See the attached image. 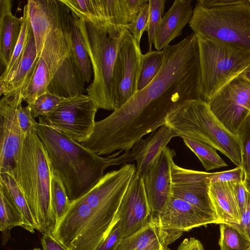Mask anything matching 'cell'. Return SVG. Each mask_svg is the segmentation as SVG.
Returning <instances> with one entry per match:
<instances>
[{"instance_id": "cell-1", "label": "cell", "mask_w": 250, "mask_h": 250, "mask_svg": "<svg viewBox=\"0 0 250 250\" xmlns=\"http://www.w3.org/2000/svg\"><path fill=\"white\" fill-rule=\"evenodd\" d=\"M162 67L154 79L108 117L121 137L137 142L165 125L169 113L185 102L202 99L198 39L193 33L163 49Z\"/></svg>"}, {"instance_id": "cell-2", "label": "cell", "mask_w": 250, "mask_h": 250, "mask_svg": "<svg viewBox=\"0 0 250 250\" xmlns=\"http://www.w3.org/2000/svg\"><path fill=\"white\" fill-rule=\"evenodd\" d=\"M37 58L42 57L51 74L48 92L68 98L85 94V82L73 56L71 12L61 0H28Z\"/></svg>"}, {"instance_id": "cell-3", "label": "cell", "mask_w": 250, "mask_h": 250, "mask_svg": "<svg viewBox=\"0 0 250 250\" xmlns=\"http://www.w3.org/2000/svg\"><path fill=\"white\" fill-rule=\"evenodd\" d=\"M36 131L46 150L52 173L61 180L71 201L92 189L107 167L135 160L130 150L103 157L42 123H38Z\"/></svg>"}, {"instance_id": "cell-4", "label": "cell", "mask_w": 250, "mask_h": 250, "mask_svg": "<svg viewBox=\"0 0 250 250\" xmlns=\"http://www.w3.org/2000/svg\"><path fill=\"white\" fill-rule=\"evenodd\" d=\"M8 173L23 194L37 230L53 235L57 222L51 202L52 172L47 152L36 131L26 135L14 167Z\"/></svg>"}, {"instance_id": "cell-5", "label": "cell", "mask_w": 250, "mask_h": 250, "mask_svg": "<svg viewBox=\"0 0 250 250\" xmlns=\"http://www.w3.org/2000/svg\"><path fill=\"white\" fill-rule=\"evenodd\" d=\"M77 22L93 73V81L86 88L87 94L98 109L114 111V68L127 27L114 26L109 30L100 29L78 17Z\"/></svg>"}, {"instance_id": "cell-6", "label": "cell", "mask_w": 250, "mask_h": 250, "mask_svg": "<svg viewBox=\"0 0 250 250\" xmlns=\"http://www.w3.org/2000/svg\"><path fill=\"white\" fill-rule=\"evenodd\" d=\"M165 125L176 137L204 142L220 151L237 167H242L237 137L222 124L202 99L185 102L168 114Z\"/></svg>"}, {"instance_id": "cell-7", "label": "cell", "mask_w": 250, "mask_h": 250, "mask_svg": "<svg viewBox=\"0 0 250 250\" xmlns=\"http://www.w3.org/2000/svg\"><path fill=\"white\" fill-rule=\"evenodd\" d=\"M201 69V95L208 102L250 65V51L196 35Z\"/></svg>"}, {"instance_id": "cell-8", "label": "cell", "mask_w": 250, "mask_h": 250, "mask_svg": "<svg viewBox=\"0 0 250 250\" xmlns=\"http://www.w3.org/2000/svg\"><path fill=\"white\" fill-rule=\"evenodd\" d=\"M189 25L196 35L250 51V0L210 8L196 4Z\"/></svg>"}, {"instance_id": "cell-9", "label": "cell", "mask_w": 250, "mask_h": 250, "mask_svg": "<svg viewBox=\"0 0 250 250\" xmlns=\"http://www.w3.org/2000/svg\"><path fill=\"white\" fill-rule=\"evenodd\" d=\"M98 109L87 94L66 98L47 116L40 117L39 123L81 143L92 134Z\"/></svg>"}, {"instance_id": "cell-10", "label": "cell", "mask_w": 250, "mask_h": 250, "mask_svg": "<svg viewBox=\"0 0 250 250\" xmlns=\"http://www.w3.org/2000/svg\"><path fill=\"white\" fill-rule=\"evenodd\" d=\"M207 103L218 120L236 136L239 127L250 114V82L239 76Z\"/></svg>"}, {"instance_id": "cell-11", "label": "cell", "mask_w": 250, "mask_h": 250, "mask_svg": "<svg viewBox=\"0 0 250 250\" xmlns=\"http://www.w3.org/2000/svg\"><path fill=\"white\" fill-rule=\"evenodd\" d=\"M143 55L140 43L127 29L116 57L113 71L116 110L137 92Z\"/></svg>"}, {"instance_id": "cell-12", "label": "cell", "mask_w": 250, "mask_h": 250, "mask_svg": "<svg viewBox=\"0 0 250 250\" xmlns=\"http://www.w3.org/2000/svg\"><path fill=\"white\" fill-rule=\"evenodd\" d=\"M20 95L3 96L0 101V173L11 172L26 136L17 115Z\"/></svg>"}, {"instance_id": "cell-13", "label": "cell", "mask_w": 250, "mask_h": 250, "mask_svg": "<svg viewBox=\"0 0 250 250\" xmlns=\"http://www.w3.org/2000/svg\"><path fill=\"white\" fill-rule=\"evenodd\" d=\"M61 0L78 18L100 29L130 23L127 0Z\"/></svg>"}, {"instance_id": "cell-14", "label": "cell", "mask_w": 250, "mask_h": 250, "mask_svg": "<svg viewBox=\"0 0 250 250\" xmlns=\"http://www.w3.org/2000/svg\"><path fill=\"white\" fill-rule=\"evenodd\" d=\"M210 174L184 168L174 163L171 167V193L172 196L217 218L208 195Z\"/></svg>"}, {"instance_id": "cell-15", "label": "cell", "mask_w": 250, "mask_h": 250, "mask_svg": "<svg viewBox=\"0 0 250 250\" xmlns=\"http://www.w3.org/2000/svg\"><path fill=\"white\" fill-rule=\"evenodd\" d=\"M176 152L167 146L142 177L151 215L158 217L172 196L171 167Z\"/></svg>"}, {"instance_id": "cell-16", "label": "cell", "mask_w": 250, "mask_h": 250, "mask_svg": "<svg viewBox=\"0 0 250 250\" xmlns=\"http://www.w3.org/2000/svg\"><path fill=\"white\" fill-rule=\"evenodd\" d=\"M152 216L143 178L136 172L123 196L117 213L123 238L144 227Z\"/></svg>"}, {"instance_id": "cell-17", "label": "cell", "mask_w": 250, "mask_h": 250, "mask_svg": "<svg viewBox=\"0 0 250 250\" xmlns=\"http://www.w3.org/2000/svg\"><path fill=\"white\" fill-rule=\"evenodd\" d=\"M164 229L182 232L208 224H220L218 219L200 210L189 203L171 196L157 217Z\"/></svg>"}, {"instance_id": "cell-18", "label": "cell", "mask_w": 250, "mask_h": 250, "mask_svg": "<svg viewBox=\"0 0 250 250\" xmlns=\"http://www.w3.org/2000/svg\"><path fill=\"white\" fill-rule=\"evenodd\" d=\"M182 234L164 229L152 216L144 227L124 238L115 250H170L168 246Z\"/></svg>"}, {"instance_id": "cell-19", "label": "cell", "mask_w": 250, "mask_h": 250, "mask_svg": "<svg viewBox=\"0 0 250 250\" xmlns=\"http://www.w3.org/2000/svg\"><path fill=\"white\" fill-rule=\"evenodd\" d=\"M193 11L190 0H176L163 15L155 35L153 44L157 51L162 50L176 37L182 33V29L189 23Z\"/></svg>"}, {"instance_id": "cell-20", "label": "cell", "mask_w": 250, "mask_h": 250, "mask_svg": "<svg viewBox=\"0 0 250 250\" xmlns=\"http://www.w3.org/2000/svg\"><path fill=\"white\" fill-rule=\"evenodd\" d=\"M174 137V132L165 125L133 146L130 151L136 161V172L140 176L142 177L153 166Z\"/></svg>"}, {"instance_id": "cell-21", "label": "cell", "mask_w": 250, "mask_h": 250, "mask_svg": "<svg viewBox=\"0 0 250 250\" xmlns=\"http://www.w3.org/2000/svg\"><path fill=\"white\" fill-rule=\"evenodd\" d=\"M38 59L35 37L31 24L19 64L12 77L5 83L0 85V95H20L33 74Z\"/></svg>"}, {"instance_id": "cell-22", "label": "cell", "mask_w": 250, "mask_h": 250, "mask_svg": "<svg viewBox=\"0 0 250 250\" xmlns=\"http://www.w3.org/2000/svg\"><path fill=\"white\" fill-rule=\"evenodd\" d=\"M208 195L220 224H240L241 215L230 183H210Z\"/></svg>"}, {"instance_id": "cell-23", "label": "cell", "mask_w": 250, "mask_h": 250, "mask_svg": "<svg viewBox=\"0 0 250 250\" xmlns=\"http://www.w3.org/2000/svg\"><path fill=\"white\" fill-rule=\"evenodd\" d=\"M21 25V18H17L12 12L0 18V61L5 68L18 41Z\"/></svg>"}, {"instance_id": "cell-24", "label": "cell", "mask_w": 250, "mask_h": 250, "mask_svg": "<svg viewBox=\"0 0 250 250\" xmlns=\"http://www.w3.org/2000/svg\"><path fill=\"white\" fill-rule=\"evenodd\" d=\"M70 32L71 49L75 65L83 81L89 83L93 73L91 62L78 24L77 17L72 12Z\"/></svg>"}, {"instance_id": "cell-25", "label": "cell", "mask_w": 250, "mask_h": 250, "mask_svg": "<svg viewBox=\"0 0 250 250\" xmlns=\"http://www.w3.org/2000/svg\"><path fill=\"white\" fill-rule=\"evenodd\" d=\"M38 58L33 74L20 94L28 105L31 104L40 96L48 92L51 80L50 70L45 60L42 57Z\"/></svg>"}, {"instance_id": "cell-26", "label": "cell", "mask_w": 250, "mask_h": 250, "mask_svg": "<svg viewBox=\"0 0 250 250\" xmlns=\"http://www.w3.org/2000/svg\"><path fill=\"white\" fill-rule=\"evenodd\" d=\"M0 183L6 188L15 204L21 212L23 220V228L31 233L37 230V226L25 198L12 176L0 173Z\"/></svg>"}, {"instance_id": "cell-27", "label": "cell", "mask_w": 250, "mask_h": 250, "mask_svg": "<svg viewBox=\"0 0 250 250\" xmlns=\"http://www.w3.org/2000/svg\"><path fill=\"white\" fill-rule=\"evenodd\" d=\"M17 226L23 228L22 215L6 188L0 183V229L4 234Z\"/></svg>"}, {"instance_id": "cell-28", "label": "cell", "mask_w": 250, "mask_h": 250, "mask_svg": "<svg viewBox=\"0 0 250 250\" xmlns=\"http://www.w3.org/2000/svg\"><path fill=\"white\" fill-rule=\"evenodd\" d=\"M21 30L12 57L0 77V85L7 83L13 76L19 64L27 41L31 22L29 16L28 5L26 3L23 8Z\"/></svg>"}, {"instance_id": "cell-29", "label": "cell", "mask_w": 250, "mask_h": 250, "mask_svg": "<svg viewBox=\"0 0 250 250\" xmlns=\"http://www.w3.org/2000/svg\"><path fill=\"white\" fill-rule=\"evenodd\" d=\"M185 145L198 157L207 170L228 166L220 157L216 149L202 141L189 138H182Z\"/></svg>"}, {"instance_id": "cell-30", "label": "cell", "mask_w": 250, "mask_h": 250, "mask_svg": "<svg viewBox=\"0 0 250 250\" xmlns=\"http://www.w3.org/2000/svg\"><path fill=\"white\" fill-rule=\"evenodd\" d=\"M164 52L149 50L143 55L138 82L137 91L148 85L160 71L164 62Z\"/></svg>"}, {"instance_id": "cell-31", "label": "cell", "mask_w": 250, "mask_h": 250, "mask_svg": "<svg viewBox=\"0 0 250 250\" xmlns=\"http://www.w3.org/2000/svg\"><path fill=\"white\" fill-rule=\"evenodd\" d=\"M220 250H249L250 239L234 226L220 224Z\"/></svg>"}, {"instance_id": "cell-32", "label": "cell", "mask_w": 250, "mask_h": 250, "mask_svg": "<svg viewBox=\"0 0 250 250\" xmlns=\"http://www.w3.org/2000/svg\"><path fill=\"white\" fill-rule=\"evenodd\" d=\"M51 202L57 225L68 210L71 202L61 180L52 173Z\"/></svg>"}, {"instance_id": "cell-33", "label": "cell", "mask_w": 250, "mask_h": 250, "mask_svg": "<svg viewBox=\"0 0 250 250\" xmlns=\"http://www.w3.org/2000/svg\"><path fill=\"white\" fill-rule=\"evenodd\" d=\"M65 99L49 92L42 94L29 105L31 114L34 118L45 117L55 109Z\"/></svg>"}, {"instance_id": "cell-34", "label": "cell", "mask_w": 250, "mask_h": 250, "mask_svg": "<svg viewBox=\"0 0 250 250\" xmlns=\"http://www.w3.org/2000/svg\"><path fill=\"white\" fill-rule=\"evenodd\" d=\"M165 0H149V18L146 31L148 33L149 50H151L156 31L161 22Z\"/></svg>"}, {"instance_id": "cell-35", "label": "cell", "mask_w": 250, "mask_h": 250, "mask_svg": "<svg viewBox=\"0 0 250 250\" xmlns=\"http://www.w3.org/2000/svg\"><path fill=\"white\" fill-rule=\"evenodd\" d=\"M236 136L241 146L242 167L245 176L250 172V114L239 127Z\"/></svg>"}, {"instance_id": "cell-36", "label": "cell", "mask_w": 250, "mask_h": 250, "mask_svg": "<svg viewBox=\"0 0 250 250\" xmlns=\"http://www.w3.org/2000/svg\"><path fill=\"white\" fill-rule=\"evenodd\" d=\"M148 18L149 4L148 3L144 7L137 18L127 26V30L139 43L140 42L143 33L146 30Z\"/></svg>"}, {"instance_id": "cell-37", "label": "cell", "mask_w": 250, "mask_h": 250, "mask_svg": "<svg viewBox=\"0 0 250 250\" xmlns=\"http://www.w3.org/2000/svg\"><path fill=\"white\" fill-rule=\"evenodd\" d=\"M244 176L243 167H237L229 170L210 173V183L240 182L244 181Z\"/></svg>"}, {"instance_id": "cell-38", "label": "cell", "mask_w": 250, "mask_h": 250, "mask_svg": "<svg viewBox=\"0 0 250 250\" xmlns=\"http://www.w3.org/2000/svg\"><path fill=\"white\" fill-rule=\"evenodd\" d=\"M17 115L21 130L25 135L36 131L38 123L32 116L29 105L23 107L21 103L18 107Z\"/></svg>"}, {"instance_id": "cell-39", "label": "cell", "mask_w": 250, "mask_h": 250, "mask_svg": "<svg viewBox=\"0 0 250 250\" xmlns=\"http://www.w3.org/2000/svg\"><path fill=\"white\" fill-rule=\"evenodd\" d=\"M123 239L121 224L118 220L96 250H115Z\"/></svg>"}, {"instance_id": "cell-40", "label": "cell", "mask_w": 250, "mask_h": 250, "mask_svg": "<svg viewBox=\"0 0 250 250\" xmlns=\"http://www.w3.org/2000/svg\"><path fill=\"white\" fill-rule=\"evenodd\" d=\"M230 184L241 215L246 207L248 191L244 181L240 182H231Z\"/></svg>"}, {"instance_id": "cell-41", "label": "cell", "mask_w": 250, "mask_h": 250, "mask_svg": "<svg viewBox=\"0 0 250 250\" xmlns=\"http://www.w3.org/2000/svg\"><path fill=\"white\" fill-rule=\"evenodd\" d=\"M234 227L250 239V193L248 191L246 207L241 214V223Z\"/></svg>"}, {"instance_id": "cell-42", "label": "cell", "mask_w": 250, "mask_h": 250, "mask_svg": "<svg viewBox=\"0 0 250 250\" xmlns=\"http://www.w3.org/2000/svg\"><path fill=\"white\" fill-rule=\"evenodd\" d=\"M41 239L43 250H67L51 234L43 233Z\"/></svg>"}, {"instance_id": "cell-43", "label": "cell", "mask_w": 250, "mask_h": 250, "mask_svg": "<svg viewBox=\"0 0 250 250\" xmlns=\"http://www.w3.org/2000/svg\"><path fill=\"white\" fill-rule=\"evenodd\" d=\"M247 0H199L197 3L207 8H214L226 6L245 2Z\"/></svg>"}, {"instance_id": "cell-44", "label": "cell", "mask_w": 250, "mask_h": 250, "mask_svg": "<svg viewBox=\"0 0 250 250\" xmlns=\"http://www.w3.org/2000/svg\"><path fill=\"white\" fill-rule=\"evenodd\" d=\"M177 250H204L202 244L194 238L185 239L180 244Z\"/></svg>"}, {"instance_id": "cell-45", "label": "cell", "mask_w": 250, "mask_h": 250, "mask_svg": "<svg viewBox=\"0 0 250 250\" xmlns=\"http://www.w3.org/2000/svg\"><path fill=\"white\" fill-rule=\"evenodd\" d=\"M12 0H0V18L12 12Z\"/></svg>"}, {"instance_id": "cell-46", "label": "cell", "mask_w": 250, "mask_h": 250, "mask_svg": "<svg viewBox=\"0 0 250 250\" xmlns=\"http://www.w3.org/2000/svg\"><path fill=\"white\" fill-rule=\"evenodd\" d=\"M243 79L250 82V65L247 67L240 75Z\"/></svg>"}, {"instance_id": "cell-47", "label": "cell", "mask_w": 250, "mask_h": 250, "mask_svg": "<svg viewBox=\"0 0 250 250\" xmlns=\"http://www.w3.org/2000/svg\"><path fill=\"white\" fill-rule=\"evenodd\" d=\"M244 183L246 189L250 193V172L244 176Z\"/></svg>"}, {"instance_id": "cell-48", "label": "cell", "mask_w": 250, "mask_h": 250, "mask_svg": "<svg viewBox=\"0 0 250 250\" xmlns=\"http://www.w3.org/2000/svg\"><path fill=\"white\" fill-rule=\"evenodd\" d=\"M42 250L41 249H39V248H34L32 250Z\"/></svg>"}, {"instance_id": "cell-49", "label": "cell", "mask_w": 250, "mask_h": 250, "mask_svg": "<svg viewBox=\"0 0 250 250\" xmlns=\"http://www.w3.org/2000/svg\"><path fill=\"white\" fill-rule=\"evenodd\" d=\"M249 250H250V249Z\"/></svg>"}]
</instances>
